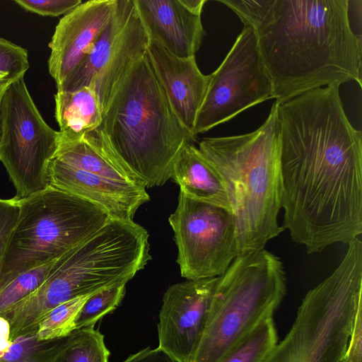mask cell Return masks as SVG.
Wrapping results in <instances>:
<instances>
[{
    "mask_svg": "<svg viewBox=\"0 0 362 362\" xmlns=\"http://www.w3.org/2000/svg\"><path fill=\"white\" fill-rule=\"evenodd\" d=\"M339 86L277 107L282 227L308 254L362 233V134L346 115Z\"/></svg>",
    "mask_w": 362,
    "mask_h": 362,
    "instance_id": "6da1fadb",
    "label": "cell"
},
{
    "mask_svg": "<svg viewBox=\"0 0 362 362\" xmlns=\"http://www.w3.org/2000/svg\"><path fill=\"white\" fill-rule=\"evenodd\" d=\"M349 2L272 1L255 30L275 102L349 81L361 86V39L351 26Z\"/></svg>",
    "mask_w": 362,
    "mask_h": 362,
    "instance_id": "7a4b0ae2",
    "label": "cell"
},
{
    "mask_svg": "<svg viewBox=\"0 0 362 362\" xmlns=\"http://www.w3.org/2000/svg\"><path fill=\"white\" fill-rule=\"evenodd\" d=\"M97 129L146 188L170 179L182 147L197 140L173 111L147 52L120 83Z\"/></svg>",
    "mask_w": 362,
    "mask_h": 362,
    "instance_id": "3957f363",
    "label": "cell"
},
{
    "mask_svg": "<svg viewBox=\"0 0 362 362\" xmlns=\"http://www.w3.org/2000/svg\"><path fill=\"white\" fill-rule=\"evenodd\" d=\"M278 103L255 131L206 137L199 150L219 175L233 215L239 255L264 248L283 230Z\"/></svg>",
    "mask_w": 362,
    "mask_h": 362,
    "instance_id": "277c9868",
    "label": "cell"
},
{
    "mask_svg": "<svg viewBox=\"0 0 362 362\" xmlns=\"http://www.w3.org/2000/svg\"><path fill=\"white\" fill-rule=\"evenodd\" d=\"M286 293L281 259L264 248L240 254L219 276L192 362H218L262 320L273 317Z\"/></svg>",
    "mask_w": 362,
    "mask_h": 362,
    "instance_id": "5b68a950",
    "label": "cell"
},
{
    "mask_svg": "<svg viewBox=\"0 0 362 362\" xmlns=\"http://www.w3.org/2000/svg\"><path fill=\"white\" fill-rule=\"evenodd\" d=\"M334 272L310 289L284 338L264 362H341L362 304V242L347 244Z\"/></svg>",
    "mask_w": 362,
    "mask_h": 362,
    "instance_id": "8992f818",
    "label": "cell"
},
{
    "mask_svg": "<svg viewBox=\"0 0 362 362\" xmlns=\"http://www.w3.org/2000/svg\"><path fill=\"white\" fill-rule=\"evenodd\" d=\"M110 219L93 203L51 186L20 199L0 267V290L23 272L64 256Z\"/></svg>",
    "mask_w": 362,
    "mask_h": 362,
    "instance_id": "52a82bcc",
    "label": "cell"
},
{
    "mask_svg": "<svg viewBox=\"0 0 362 362\" xmlns=\"http://www.w3.org/2000/svg\"><path fill=\"white\" fill-rule=\"evenodd\" d=\"M24 76L8 84L0 103V160L19 199L49 187L48 167L59 144V132L42 118Z\"/></svg>",
    "mask_w": 362,
    "mask_h": 362,
    "instance_id": "ba28073f",
    "label": "cell"
},
{
    "mask_svg": "<svg viewBox=\"0 0 362 362\" xmlns=\"http://www.w3.org/2000/svg\"><path fill=\"white\" fill-rule=\"evenodd\" d=\"M210 75L193 134L208 132L243 111L273 98V84L255 29L244 25L225 59Z\"/></svg>",
    "mask_w": 362,
    "mask_h": 362,
    "instance_id": "9c48e42d",
    "label": "cell"
},
{
    "mask_svg": "<svg viewBox=\"0 0 362 362\" xmlns=\"http://www.w3.org/2000/svg\"><path fill=\"white\" fill-rule=\"evenodd\" d=\"M177 247V262L187 280L217 277L239 255L233 215L180 192L168 218Z\"/></svg>",
    "mask_w": 362,
    "mask_h": 362,
    "instance_id": "30bf717a",
    "label": "cell"
},
{
    "mask_svg": "<svg viewBox=\"0 0 362 362\" xmlns=\"http://www.w3.org/2000/svg\"><path fill=\"white\" fill-rule=\"evenodd\" d=\"M149 42L134 0H116L108 24L57 91H74L93 82L103 114L132 66L146 53Z\"/></svg>",
    "mask_w": 362,
    "mask_h": 362,
    "instance_id": "8fae6325",
    "label": "cell"
},
{
    "mask_svg": "<svg viewBox=\"0 0 362 362\" xmlns=\"http://www.w3.org/2000/svg\"><path fill=\"white\" fill-rule=\"evenodd\" d=\"M217 277L170 286L163 297L158 348L177 362H192L201 340Z\"/></svg>",
    "mask_w": 362,
    "mask_h": 362,
    "instance_id": "7c38bea8",
    "label": "cell"
},
{
    "mask_svg": "<svg viewBox=\"0 0 362 362\" xmlns=\"http://www.w3.org/2000/svg\"><path fill=\"white\" fill-rule=\"evenodd\" d=\"M116 0L82 2L65 14L49 43L48 70L57 87L79 65L108 24Z\"/></svg>",
    "mask_w": 362,
    "mask_h": 362,
    "instance_id": "4fadbf2b",
    "label": "cell"
},
{
    "mask_svg": "<svg viewBox=\"0 0 362 362\" xmlns=\"http://www.w3.org/2000/svg\"><path fill=\"white\" fill-rule=\"evenodd\" d=\"M150 40L180 58L195 57L206 34V0H134Z\"/></svg>",
    "mask_w": 362,
    "mask_h": 362,
    "instance_id": "5bb4252c",
    "label": "cell"
},
{
    "mask_svg": "<svg viewBox=\"0 0 362 362\" xmlns=\"http://www.w3.org/2000/svg\"><path fill=\"white\" fill-rule=\"evenodd\" d=\"M49 186L87 200L111 219L131 220L148 202L143 185L122 182L91 174L53 158L48 167Z\"/></svg>",
    "mask_w": 362,
    "mask_h": 362,
    "instance_id": "9a60e30c",
    "label": "cell"
},
{
    "mask_svg": "<svg viewBox=\"0 0 362 362\" xmlns=\"http://www.w3.org/2000/svg\"><path fill=\"white\" fill-rule=\"evenodd\" d=\"M147 53L173 111L185 127L193 134L210 75L201 72L195 57H176L153 40L149 42Z\"/></svg>",
    "mask_w": 362,
    "mask_h": 362,
    "instance_id": "2e32d148",
    "label": "cell"
},
{
    "mask_svg": "<svg viewBox=\"0 0 362 362\" xmlns=\"http://www.w3.org/2000/svg\"><path fill=\"white\" fill-rule=\"evenodd\" d=\"M54 158L107 179L144 186L117 157L98 129L83 135L59 131L58 148Z\"/></svg>",
    "mask_w": 362,
    "mask_h": 362,
    "instance_id": "e0dca14e",
    "label": "cell"
},
{
    "mask_svg": "<svg viewBox=\"0 0 362 362\" xmlns=\"http://www.w3.org/2000/svg\"><path fill=\"white\" fill-rule=\"evenodd\" d=\"M170 178L180 186V192L185 196L230 211L219 175L193 144H185L178 153L172 167Z\"/></svg>",
    "mask_w": 362,
    "mask_h": 362,
    "instance_id": "ac0fdd59",
    "label": "cell"
},
{
    "mask_svg": "<svg viewBox=\"0 0 362 362\" xmlns=\"http://www.w3.org/2000/svg\"><path fill=\"white\" fill-rule=\"evenodd\" d=\"M54 102L60 132L83 135L102 124L103 111L93 82L74 91H57Z\"/></svg>",
    "mask_w": 362,
    "mask_h": 362,
    "instance_id": "d6986e66",
    "label": "cell"
},
{
    "mask_svg": "<svg viewBox=\"0 0 362 362\" xmlns=\"http://www.w3.org/2000/svg\"><path fill=\"white\" fill-rule=\"evenodd\" d=\"M104 336L94 326L76 329L63 337L50 362H108Z\"/></svg>",
    "mask_w": 362,
    "mask_h": 362,
    "instance_id": "ffe728a7",
    "label": "cell"
},
{
    "mask_svg": "<svg viewBox=\"0 0 362 362\" xmlns=\"http://www.w3.org/2000/svg\"><path fill=\"white\" fill-rule=\"evenodd\" d=\"M278 342L273 317L258 324L218 362H264Z\"/></svg>",
    "mask_w": 362,
    "mask_h": 362,
    "instance_id": "44dd1931",
    "label": "cell"
},
{
    "mask_svg": "<svg viewBox=\"0 0 362 362\" xmlns=\"http://www.w3.org/2000/svg\"><path fill=\"white\" fill-rule=\"evenodd\" d=\"M85 295L65 301L48 312L39 322L36 336L40 340H50L69 335L76 329V317L88 297Z\"/></svg>",
    "mask_w": 362,
    "mask_h": 362,
    "instance_id": "7402d4cb",
    "label": "cell"
},
{
    "mask_svg": "<svg viewBox=\"0 0 362 362\" xmlns=\"http://www.w3.org/2000/svg\"><path fill=\"white\" fill-rule=\"evenodd\" d=\"M57 260L23 272L2 288L0 315L38 289L54 269Z\"/></svg>",
    "mask_w": 362,
    "mask_h": 362,
    "instance_id": "603a6c76",
    "label": "cell"
},
{
    "mask_svg": "<svg viewBox=\"0 0 362 362\" xmlns=\"http://www.w3.org/2000/svg\"><path fill=\"white\" fill-rule=\"evenodd\" d=\"M63 337L40 340L36 331L21 335L11 341V346L0 361L50 362L59 347Z\"/></svg>",
    "mask_w": 362,
    "mask_h": 362,
    "instance_id": "cb8c5ba5",
    "label": "cell"
},
{
    "mask_svg": "<svg viewBox=\"0 0 362 362\" xmlns=\"http://www.w3.org/2000/svg\"><path fill=\"white\" fill-rule=\"evenodd\" d=\"M126 284H116L90 295L81 308L75 322L76 329L95 326L106 314L114 310L123 299Z\"/></svg>",
    "mask_w": 362,
    "mask_h": 362,
    "instance_id": "d4e9b609",
    "label": "cell"
},
{
    "mask_svg": "<svg viewBox=\"0 0 362 362\" xmlns=\"http://www.w3.org/2000/svg\"><path fill=\"white\" fill-rule=\"evenodd\" d=\"M29 66L27 49L0 37V77L15 78L25 75Z\"/></svg>",
    "mask_w": 362,
    "mask_h": 362,
    "instance_id": "484cf974",
    "label": "cell"
},
{
    "mask_svg": "<svg viewBox=\"0 0 362 362\" xmlns=\"http://www.w3.org/2000/svg\"><path fill=\"white\" fill-rule=\"evenodd\" d=\"M273 0H219L233 10L244 25L255 29L262 21Z\"/></svg>",
    "mask_w": 362,
    "mask_h": 362,
    "instance_id": "4316f807",
    "label": "cell"
},
{
    "mask_svg": "<svg viewBox=\"0 0 362 362\" xmlns=\"http://www.w3.org/2000/svg\"><path fill=\"white\" fill-rule=\"evenodd\" d=\"M20 199H0V267L19 214Z\"/></svg>",
    "mask_w": 362,
    "mask_h": 362,
    "instance_id": "83f0119b",
    "label": "cell"
},
{
    "mask_svg": "<svg viewBox=\"0 0 362 362\" xmlns=\"http://www.w3.org/2000/svg\"><path fill=\"white\" fill-rule=\"evenodd\" d=\"M16 4L29 12L42 16L65 15L82 3L81 0H15Z\"/></svg>",
    "mask_w": 362,
    "mask_h": 362,
    "instance_id": "f1b7e54d",
    "label": "cell"
},
{
    "mask_svg": "<svg viewBox=\"0 0 362 362\" xmlns=\"http://www.w3.org/2000/svg\"><path fill=\"white\" fill-rule=\"evenodd\" d=\"M346 362H362V304L355 314L346 354Z\"/></svg>",
    "mask_w": 362,
    "mask_h": 362,
    "instance_id": "f546056e",
    "label": "cell"
},
{
    "mask_svg": "<svg viewBox=\"0 0 362 362\" xmlns=\"http://www.w3.org/2000/svg\"><path fill=\"white\" fill-rule=\"evenodd\" d=\"M122 362H177L160 348L148 346L129 356Z\"/></svg>",
    "mask_w": 362,
    "mask_h": 362,
    "instance_id": "4dcf8cb0",
    "label": "cell"
},
{
    "mask_svg": "<svg viewBox=\"0 0 362 362\" xmlns=\"http://www.w3.org/2000/svg\"><path fill=\"white\" fill-rule=\"evenodd\" d=\"M11 344L9 324L4 317L0 316V358L8 350Z\"/></svg>",
    "mask_w": 362,
    "mask_h": 362,
    "instance_id": "1f68e13d",
    "label": "cell"
},
{
    "mask_svg": "<svg viewBox=\"0 0 362 362\" xmlns=\"http://www.w3.org/2000/svg\"><path fill=\"white\" fill-rule=\"evenodd\" d=\"M14 78H5L0 80V103L2 98V96L5 92L8 84L13 80Z\"/></svg>",
    "mask_w": 362,
    "mask_h": 362,
    "instance_id": "d6a6232c",
    "label": "cell"
},
{
    "mask_svg": "<svg viewBox=\"0 0 362 362\" xmlns=\"http://www.w3.org/2000/svg\"><path fill=\"white\" fill-rule=\"evenodd\" d=\"M341 362H346V361L344 359Z\"/></svg>",
    "mask_w": 362,
    "mask_h": 362,
    "instance_id": "836d02e7",
    "label": "cell"
},
{
    "mask_svg": "<svg viewBox=\"0 0 362 362\" xmlns=\"http://www.w3.org/2000/svg\"><path fill=\"white\" fill-rule=\"evenodd\" d=\"M1 79H5V78H1L0 77V80H1Z\"/></svg>",
    "mask_w": 362,
    "mask_h": 362,
    "instance_id": "e575fe53",
    "label": "cell"
},
{
    "mask_svg": "<svg viewBox=\"0 0 362 362\" xmlns=\"http://www.w3.org/2000/svg\"><path fill=\"white\" fill-rule=\"evenodd\" d=\"M0 362H4V361H0Z\"/></svg>",
    "mask_w": 362,
    "mask_h": 362,
    "instance_id": "d590c367",
    "label": "cell"
}]
</instances>
